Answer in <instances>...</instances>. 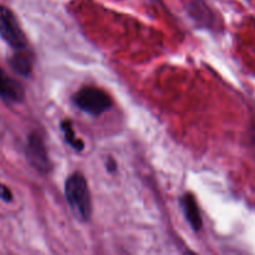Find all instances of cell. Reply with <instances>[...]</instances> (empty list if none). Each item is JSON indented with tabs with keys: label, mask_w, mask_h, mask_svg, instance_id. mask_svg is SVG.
I'll list each match as a JSON object with an SVG mask.
<instances>
[{
	"label": "cell",
	"mask_w": 255,
	"mask_h": 255,
	"mask_svg": "<svg viewBox=\"0 0 255 255\" xmlns=\"http://www.w3.org/2000/svg\"><path fill=\"white\" fill-rule=\"evenodd\" d=\"M65 197L75 216L82 222L90 221L92 201L89 184L81 172H74L65 182Z\"/></svg>",
	"instance_id": "obj_1"
},
{
	"label": "cell",
	"mask_w": 255,
	"mask_h": 255,
	"mask_svg": "<svg viewBox=\"0 0 255 255\" xmlns=\"http://www.w3.org/2000/svg\"><path fill=\"white\" fill-rule=\"evenodd\" d=\"M72 102L79 110L91 116H100L112 107V99L99 87L85 86L75 92Z\"/></svg>",
	"instance_id": "obj_2"
},
{
	"label": "cell",
	"mask_w": 255,
	"mask_h": 255,
	"mask_svg": "<svg viewBox=\"0 0 255 255\" xmlns=\"http://www.w3.org/2000/svg\"><path fill=\"white\" fill-rule=\"evenodd\" d=\"M0 36L14 50L27 49V39L14 12L0 5Z\"/></svg>",
	"instance_id": "obj_3"
},
{
	"label": "cell",
	"mask_w": 255,
	"mask_h": 255,
	"mask_svg": "<svg viewBox=\"0 0 255 255\" xmlns=\"http://www.w3.org/2000/svg\"><path fill=\"white\" fill-rule=\"evenodd\" d=\"M25 154L32 168L42 174L49 173L51 169V162H50L44 138L39 132L34 131L29 134L26 147H25Z\"/></svg>",
	"instance_id": "obj_4"
},
{
	"label": "cell",
	"mask_w": 255,
	"mask_h": 255,
	"mask_svg": "<svg viewBox=\"0 0 255 255\" xmlns=\"http://www.w3.org/2000/svg\"><path fill=\"white\" fill-rule=\"evenodd\" d=\"M24 96L25 92L21 84L10 77L0 67V97L12 104H20L24 100Z\"/></svg>",
	"instance_id": "obj_5"
},
{
	"label": "cell",
	"mask_w": 255,
	"mask_h": 255,
	"mask_svg": "<svg viewBox=\"0 0 255 255\" xmlns=\"http://www.w3.org/2000/svg\"><path fill=\"white\" fill-rule=\"evenodd\" d=\"M181 206L182 209H183L184 217H186L187 222L191 224L192 228L196 232L201 231L202 226H203V221H202V214L201 211H199L198 203H197L193 194H183L181 198Z\"/></svg>",
	"instance_id": "obj_6"
},
{
	"label": "cell",
	"mask_w": 255,
	"mask_h": 255,
	"mask_svg": "<svg viewBox=\"0 0 255 255\" xmlns=\"http://www.w3.org/2000/svg\"><path fill=\"white\" fill-rule=\"evenodd\" d=\"M11 69L20 76L27 77L32 71V56L29 50H15L14 54L9 59Z\"/></svg>",
	"instance_id": "obj_7"
},
{
	"label": "cell",
	"mask_w": 255,
	"mask_h": 255,
	"mask_svg": "<svg viewBox=\"0 0 255 255\" xmlns=\"http://www.w3.org/2000/svg\"><path fill=\"white\" fill-rule=\"evenodd\" d=\"M191 15L196 20H198L201 24L206 25V26H212L214 21V16L212 15L211 10L208 9L204 1L202 0H194L191 2Z\"/></svg>",
	"instance_id": "obj_8"
},
{
	"label": "cell",
	"mask_w": 255,
	"mask_h": 255,
	"mask_svg": "<svg viewBox=\"0 0 255 255\" xmlns=\"http://www.w3.org/2000/svg\"><path fill=\"white\" fill-rule=\"evenodd\" d=\"M60 127H61V131L62 133H64L65 141H66L75 151H84L85 142L76 136L71 120H62V121L60 122Z\"/></svg>",
	"instance_id": "obj_9"
},
{
	"label": "cell",
	"mask_w": 255,
	"mask_h": 255,
	"mask_svg": "<svg viewBox=\"0 0 255 255\" xmlns=\"http://www.w3.org/2000/svg\"><path fill=\"white\" fill-rule=\"evenodd\" d=\"M0 199L6 202V203H9V202L12 201L11 191H10L5 184H2L1 182H0Z\"/></svg>",
	"instance_id": "obj_10"
},
{
	"label": "cell",
	"mask_w": 255,
	"mask_h": 255,
	"mask_svg": "<svg viewBox=\"0 0 255 255\" xmlns=\"http://www.w3.org/2000/svg\"><path fill=\"white\" fill-rule=\"evenodd\" d=\"M107 171L112 172V173L117 171V163L115 162V159L110 158L109 161H107Z\"/></svg>",
	"instance_id": "obj_11"
},
{
	"label": "cell",
	"mask_w": 255,
	"mask_h": 255,
	"mask_svg": "<svg viewBox=\"0 0 255 255\" xmlns=\"http://www.w3.org/2000/svg\"><path fill=\"white\" fill-rule=\"evenodd\" d=\"M184 255H197V254L192 253V252H187V253H186V254H184Z\"/></svg>",
	"instance_id": "obj_12"
}]
</instances>
